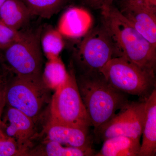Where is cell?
Listing matches in <instances>:
<instances>
[{
  "instance_id": "obj_22",
  "label": "cell",
  "mask_w": 156,
  "mask_h": 156,
  "mask_svg": "<svg viewBox=\"0 0 156 156\" xmlns=\"http://www.w3.org/2000/svg\"><path fill=\"white\" fill-rule=\"evenodd\" d=\"M124 5L156 8V0H126L124 1Z\"/></svg>"
},
{
  "instance_id": "obj_8",
  "label": "cell",
  "mask_w": 156,
  "mask_h": 156,
  "mask_svg": "<svg viewBox=\"0 0 156 156\" xmlns=\"http://www.w3.org/2000/svg\"><path fill=\"white\" fill-rule=\"evenodd\" d=\"M145 114V101H129L118 113L98 129L95 137L103 141L119 136L140 139Z\"/></svg>"
},
{
  "instance_id": "obj_1",
  "label": "cell",
  "mask_w": 156,
  "mask_h": 156,
  "mask_svg": "<svg viewBox=\"0 0 156 156\" xmlns=\"http://www.w3.org/2000/svg\"><path fill=\"white\" fill-rule=\"evenodd\" d=\"M101 10L102 25L111 37L118 56L155 74L156 47L134 28L119 9L112 5Z\"/></svg>"
},
{
  "instance_id": "obj_12",
  "label": "cell",
  "mask_w": 156,
  "mask_h": 156,
  "mask_svg": "<svg viewBox=\"0 0 156 156\" xmlns=\"http://www.w3.org/2000/svg\"><path fill=\"white\" fill-rule=\"evenodd\" d=\"M93 20L90 13L80 7L69 8L62 15L57 29L63 37L81 38L92 29Z\"/></svg>"
},
{
  "instance_id": "obj_25",
  "label": "cell",
  "mask_w": 156,
  "mask_h": 156,
  "mask_svg": "<svg viewBox=\"0 0 156 156\" xmlns=\"http://www.w3.org/2000/svg\"><path fill=\"white\" fill-rule=\"evenodd\" d=\"M7 0H0V8Z\"/></svg>"
},
{
  "instance_id": "obj_19",
  "label": "cell",
  "mask_w": 156,
  "mask_h": 156,
  "mask_svg": "<svg viewBox=\"0 0 156 156\" xmlns=\"http://www.w3.org/2000/svg\"><path fill=\"white\" fill-rule=\"evenodd\" d=\"M33 15L50 19L61 10L66 0H20Z\"/></svg>"
},
{
  "instance_id": "obj_3",
  "label": "cell",
  "mask_w": 156,
  "mask_h": 156,
  "mask_svg": "<svg viewBox=\"0 0 156 156\" xmlns=\"http://www.w3.org/2000/svg\"><path fill=\"white\" fill-rule=\"evenodd\" d=\"M42 28L22 30L16 41L0 50V64L15 75L42 76L44 54L40 39Z\"/></svg>"
},
{
  "instance_id": "obj_17",
  "label": "cell",
  "mask_w": 156,
  "mask_h": 156,
  "mask_svg": "<svg viewBox=\"0 0 156 156\" xmlns=\"http://www.w3.org/2000/svg\"><path fill=\"white\" fill-rule=\"evenodd\" d=\"M68 74L59 56L48 59L43 69L42 78L50 89L55 91L66 81Z\"/></svg>"
},
{
  "instance_id": "obj_26",
  "label": "cell",
  "mask_w": 156,
  "mask_h": 156,
  "mask_svg": "<svg viewBox=\"0 0 156 156\" xmlns=\"http://www.w3.org/2000/svg\"><path fill=\"white\" fill-rule=\"evenodd\" d=\"M126 1V0H123V2H124V1Z\"/></svg>"
},
{
  "instance_id": "obj_24",
  "label": "cell",
  "mask_w": 156,
  "mask_h": 156,
  "mask_svg": "<svg viewBox=\"0 0 156 156\" xmlns=\"http://www.w3.org/2000/svg\"><path fill=\"white\" fill-rule=\"evenodd\" d=\"M5 106V101L4 99L0 102V122H1V117L3 111Z\"/></svg>"
},
{
  "instance_id": "obj_6",
  "label": "cell",
  "mask_w": 156,
  "mask_h": 156,
  "mask_svg": "<svg viewBox=\"0 0 156 156\" xmlns=\"http://www.w3.org/2000/svg\"><path fill=\"white\" fill-rule=\"evenodd\" d=\"M68 73L66 81L52 96L49 121L89 129L92 124L81 98L74 70L71 68Z\"/></svg>"
},
{
  "instance_id": "obj_7",
  "label": "cell",
  "mask_w": 156,
  "mask_h": 156,
  "mask_svg": "<svg viewBox=\"0 0 156 156\" xmlns=\"http://www.w3.org/2000/svg\"><path fill=\"white\" fill-rule=\"evenodd\" d=\"M82 38L76 58L84 73L99 72L111 59L119 56L111 37L103 25L91 29Z\"/></svg>"
},
{
  "instance_id": "obj_21",
  "label": "cell",
  "mask_w": 156,
  "mask_h": 156,
  "mask_svg": "<svg viewBox=\"0 0 156 156\" xmlns=\"http://www.w3.org/2000/svg\"><path fill=\"white\" fill-rule=\"evenodd\" d=\"M21 31L10 28L0 20V50L7 48L16 41Z\"/></svg>"
},
{
  "instance_id": "obj_18",
  "label": "cell",
  "mask_w": 156,
  "mask_h": 156,
  "mask_svg": "<svg viewBox=\"0 0 156 156\" xmlns=\"http://www.w3.org/2000/svg\"><path fill=\"white\" fill-rule=\"evenodd\" d=\"M40 41L42 52L47 59L59 56L64 48L63 36L57 28L51 27H43Z\"/></svg>"
},
{
  "instance_id": "obj_23",
  "label": "cell",
  "mask_w": 156,
  "mask_h": 156,
  "mask_svg": "<svg viewBox=\"0 0 156 156\" xmlns=\"http://www.w3.org/2000/svg\"><path fill=\"white\" fill-rule=\"evenodd\" d=\"M86 3L95 9H102L103 8L113 5L115 0H85Z\"/></svg>"
},
{
  "instance_id": "obj_16",
  "label": "cell",
  "mask_w": 156,
  "mask_h": 156,
  "mask_svg": "<svg viewBox=\"0 0 156 156\" xmlns=\"http://www.w3.org/2000/svg\"><path fill=\"white\" fill-rule=\"evenodd\" d=\"M94 150H87L64 146L56 141L45 139L37 147L29 151L27 156H95Z\"/></svg>"
},
{
  "instance_id": "obj_11",
  "label": "cell",
  "mask_w": 156,
  "mask_h": 156,
  "mask_svg": "<svg viewBox=\"0 0 156 156\" xmlns=\"http://www.w3.org/2000/svg\"><path fill=\"white\" fill-rule=\"evenodd\" d=\"M120 11L134 28L156 48V8L123 5Z\"/></svg>"
},
{
  "instance_id": "obj_9",
  "label": "cell",
  "mask_w": 156,
  "mask_h": 156,
  "mask_svg": "<svg viewBox=\"0 0 156 156\" xmlns=\"http://www.w3.org/2000/svg\"><path fill=\"white\" fill-rule=\"evenodd\" d=\"M7 106L0 125L6 134L15 140L24 156H27L37 134V122L20 111Z\"/></svg>"
},
{
  "instance_id": "obj_20",
  "label": "cell",
  "mask_w": 156,
  "mask_h": 156,
  "mask_svg": "<svg viewBox=\"0 0 156 156\" xmlns=\"http://www.w3.org/2000/svg\"><path fill=\"white\" fill-rule=\"evenodd\" d=\"M24 156L17 143L8 136L0 125V156Z\"/></svg>"
},
{
  "instance_id": "obj_4",
  "label": "cell",
  "mask_w": 156,
  "mask_h": 156,
  "mask_svg": "<svg viewBox=\"0 0 156 156\" xmlns=\"http://www.w3.org/2000/svg\"><path fill=\"white\" fill-rule=\"evenodd\" d=\"M51 90L41 77L12 74L6 86L5 105L22 112L36 122L50 105Z\"/></svg>"
},
{
  "instance_id": "obj_2",
  "label": "cell",
  "mask_w": 156,
  "mask_h": 156,
  "mask_svg": "<svg viewBox=\"0 0 156 156\" xmlns=\"http://www.w3.org/2000/svg\"><path fill=\"white\" fill-rule=\"evenodd\" d=\"M76 80L95 134L129 102L127 95L112 87L100 72L84 73Z\"/></svg>"
},
{
  "instance_id": "obj_5",
  "label": "cell",
  "mask_w": 156,
  "mask_h": 156,
  "mask_svg": "<svg viewBox=\"0 0 156 156\" xmlns=\"http://www.w3.org/2000/svg\"><path fill=\"white\" fill-rule=\"evenodd\" d=\"M99 72L115 89L138 96L141 101H145L156 89L155 74L122 56L112 58Z\"/></svg>"
},
{
  "instance_id": "obj_10",
  "label": "cell",
  "mask_w": 156,
  "mask_h": 156,
  "mask_svg": "<svg viewBox=\"0 0 156 156\" xmlns=\"http://www.w3.org/2000/svg\"><path fill=\"white\" fill-rule=\"evenodd\" d=\"M45 139L53 140L62 145L93 150L89 129L73 127L49 121L44 130Z\"/></svg>"
},
{
  "instance_id": "obj_13",
  "label": "cell",
  "mask_w": 156,
  "mask_h": 156,
  "mask_svg": "<svg viewBox=\"0 0 156 156\" xmlns=\"http://www.w3.org/2000/svg\"><path fill=\"white\" fill-rule=\"evenodd\" d=\"M145 102V121L138 156H154L156 154V89Z\"/></svg>"
},
{
  "instance_id": "obj_14",
  "label": "cell",
  "mask_w": 156,
  "mask_h": 156,
  "mask_svg": "<svg viewBox=\"0 0 156 156\" xmlns=\"http://www.w3.org/2000/svg\"><path fill=\"white\" fill-rule=\"evenodd\" d=\"M33 16L20 0H7L0 8V20L14 30L23 29Z\"/></svg>"
},
{
  "instance_id": "obj_15",
  "label": "cell",
  "mask_w": 156,
  "mask_h": 156,
  "mask_svg": "<svg viewBox=\"0 0 156 156\" xmlns=\"http://www.w3.org/2000/svg\"><path fill=\"white\" fill-rule=\"evenodd\" d=\"M140 139L128 136H114L103 141L96 156H138L140 150Z\"/></svg>"
}]
</instances>
